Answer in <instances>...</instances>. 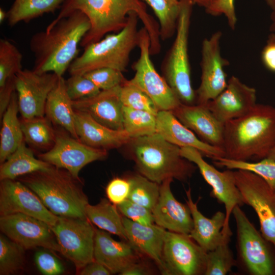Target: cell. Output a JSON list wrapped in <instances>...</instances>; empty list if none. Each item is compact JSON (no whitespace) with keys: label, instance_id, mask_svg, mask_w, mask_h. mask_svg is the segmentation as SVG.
Masks as SVG:
<instances>
[{"label":"cell","instance_id":"obj_39","mask_svg":"<svg viewBox=\"0 0 275 275\" xmlns=\"http://www.w3.org/2000/svg\"><path fill=\"white\" fill-rule=\"evenodd\" d=\"M229 244L225 242L207 253L204 275H226L236 266V261Z\"/></svg>","mask_w":275,"mask_h":275},{"label":"cell","instance_id":"obj_38","mask_svg":"<svg viewBox=\"0 0 275 275\" xmlns=\"http://www.w3.org/2000/svg\"><path fill=\"white\" fill-rule=\"evenodd\" d=\"M24 249L6 235H0V274L11 275L23 269Z\"/></svg>","mask_w":275,"mask_h":275},{"label":"cell","instance_id":"obj_15","mask_svg":"<svg viewBox=\"0 0 275 275\" xmlns=\"http://www.w3.org/2000/svg\"><path fill=\"white\" fill-rule=\"evenodd\" d=\"M107 154V150L92 147L71 135L56 132L52 147L38 157L56 168L67 170L80 180L79 173L85 166L104 159Z\"/></svg>","mask_w":275,"mask_h":275},{"label":"cell","instance_id":"obj_48","mask_svg":"<svg viewBox=\"0 0 275 275\" xmlns=\"http://www.w3.org/2000/svg\"><path fill=\"white\" fill-rule=\"evenodd\" d=\"M15 75L9 78L3 86L0 87L1 119L8 106L13 92L15 91Z\"/></svg>","mask_w":275,"mask_h":275},{"label":"cell","instance_id":"obj_3","mask_svg":"<svg viewBox=\"0 0 275 275\" xmlns=\"http://www.w3.org/2000/svg\"><path fill=\"white\" fill-rule=\"evenodd\" d=\"M275 147V107L257 104L249 113L224 124L226 158L241 161L267 158Z\"/></svg>","mask_w":275,"mask_h":275},{"label":"cell","instance_id":"obj_7","mask_svg":"<svg viewBox=\"0 0 275 275\" xmlns=\"http://www.w3.org/2000/svg\"><path fill=\"white\" fill-rule=\"evenodd\" d=\"M180 11L175 38L162 65L163 77L182 103L196 104V94L191 85L188 57V36L193 5L179 0Z\"/></svg>","mask_w":275,"mask_h":275},{"label":"cell","instance_id":"obj_16","mask_svg":"<svg viewBox=\"0 0 275 275\" xmlns=\"http://www.w3.org/2000/svg\"><path fill=\"white\" fill-rule=\"evenodd\" d=\"M3 234L25 250L38 247L60 253V248L51 227L44 222L22 213L0 216Z\"/></svg>","mask_w":275,"mask_h":275},{"label":"cell","instance_id":"obj_30","mask_svg":"<svg viewBox=\"0 0 275 275\" xmlns=\"http://www.w3.org/2000/svg\"><path fill=\"white\" fill-rule=\"evenodd\" d=\"M18 97L13 92L2 116L0 132V163L4 162L24 140L21 122L18 117ZM1 118V119H2Z\"/></svg>","mask_w":275,"mask_h":275},{"label":"cell","instance_id":"obj_11","mask_svg":"<svg viewBox=\"0 0 275 275\" xmlns=\"http://www.w3.org/2000/svg\"><path fill=\"white\" fill-rule=\"evenodd\" d=\"M236 184L244 204L256 213L263 236L275 249V190L256 174L243 170H235Z\"/></svg>","mask_w":275,"mask_h":275},{"label":"cell","instance_id":"obj_47","mask_svg":"<svg viewBox=\"0 0 275 275\" xmlns=\"http://www.w3.org/2000/svg\"><path fill=\"white\" fill-rule=\"evenodd\" d=\"M205 11L212 16L224 15L229 27L232 30L236 28L237 18L234 0H216Z\"/></svg>","mask_w":275,"mask_h":275},{"label":"cell","instance_id":"obj_37","mask_svg":"<svg viewBox=\"0 0 275 275\" xmlns=\"http://www.w3.org/2000/svg\"><path fill=\"white\" fill-rule=\"evenodd\" d=\"M127 178L130 184L128 199L152 211L159 196L160 184L140 174Z\"/></svg>","mask_w":275,"mask_h":275},{"label":"cell","instance_id":"obj_5","mask_svg":"<svg viewBox=\"0 0 275 275\" xmlns=\"http://www.w3.org/2000/svg\"><path fill=\"white\" fill-rule=\"evenodd\" d=\"M18 178L31 189L54 215L87 218L86 207L89 202L81 180L74 177L67 170L52 166L48 170Z\"/></svg>","mask_w":275,"mask_h":275},{"label":"cell","instance_id":"obj_56","mask_svg":"<svg viewBox=\"0 0 275 275\" xmlns=\"http://www.w3.org/2000/svg\"><path fill=\"white\" fill-rule=\"evenodd\" d=\"M267 158L275 160V147L272 150L270 154L267 157Z\"/></svg>","mask_w":275,"mask_h":275},{"label":"cell","instance_id":"obj_52","mask_svg":"<svg viewBox=\"0 0 275 275\" xmlns=\"http://www.w3.org/2000/svg\"><path fill=\"white\" fill-rule=\"evenodd\" d=\"M194 5L204 7L205 9L209 7L216 0H186Z\"/></svg>","mask_w":275,"mask_h":275},{"label":"cell","instance_id":"obj_45","mask_svg":"<svg viewBox=\"0 0 275 275\" xmlns=\"http://www.w3.org/2000/svg\"><path fill=\"white\" fill-rule=\"evenodd\" d=\"M47 249L37 251L34 256L35 264L39 270L45 275H59L64 272L60 261Z\"/></svg>","mask_w":275,"mask_h":275},{"label":"cell","instance_id":"obj_53","mask_svg":"<svg viewBox=\"0 0 275 275\" xmlns=\"http://www.w3.org/2000/svg\"><path fill=\"white\" fill-rule=\"evenodd\" d=\"M270 20V31L272 33H275V10L272 11L271 14Z\"/></svg>","mask_w":275,"mask_h":275},{"label":"cell","instance_id":"obj_31","mask_svg":"<svg viewBox=\"0 0 275 275\" xmlns=\"http://www.w3.org/2000/svg\"><path fill=\"white\" fill-rule=\"evenodd\" d=\"M117 205L102 199L97 204H88L86 207L87 218L99 229L117 235L127 241L122 216Z\"/></svg>","mask_w":275,"mask_h":275},{"label":"cell","instance_id":"obj_2","mask_svg":"<svg viewBox=\"0 0 275 275\" xmlns=\"http://www.w3.org/2000/svg\"><path fill=\"white\" fill-rule=\"evenodd\" d=\"M90 27L87 16L75 10L54 23L49 24L45 31L33 35L30 41L35 57L33 69L63 76L77 56L78 45Z\"/></svg>","mask_w":275,"mask_h":275},{"label":"cell","instance_id":"obj_25","mask_svg":"<svg viewBox=\"0 0 275 275\" xmlns=\"http://www.w3.org/2000/svg\"><path fill=\"white\" fill-rule=\"evenodd\" d=\"M156 132L169 142L181 147H192L213 159L225 157L224 150L207 144L184 125L171 111H159L156 115Z\"/></svg>","mask_w":275,"mask_h":275},{"label":"cell","instance_id":"obj_22","mask_svg":"<svg viewBox=\"0 0 275 275\" xmlns=\"http://www.w3.org/2000/svg\"><path fill=\"white\" fill-rule=\"evenodd\" d=\"M121 85L97 95L72 101L75 111L84 112L105 126L115 130L123 129V107L120 98Z\"/></svg>","mask_w":275,"mask_h":275},{"label":"cell","instance_id":"obj_46","mask_svg":"<svg viewBox=\"0 0 275 275\" xmlns=\"http://www.w3.org/2000/svg\"><path fill=\"white\" fill-rule=\"evenodd\" d=\"M130 190V184L128 178L116 177L112 179L106 187L108 199L118 205L128 199Z\"/></svg>","mask_w":275,"mask_h":275},{"label":"cell","instance_id":"obj_49","mask_svg":"<svg viewBox=\"0 0 275 275\" xmlns=\"http://www.w3.org/2000/svg\"><path fill=\"white\" fill-rule=\"evenodd\" d=\"M261 59L266 68L275 72V41L269 37L262 50Z\"/></svg>","mask_w":275,"mask_h":275},{"label":"cell","instance_id":"obj_36","mask_svg":"<svg viewBox=\"0 0 275 275\" xmlns=\"http://www.w3.org/2000/svg\"><path fill=\"white\" fill-rule=\"evenodd\" d=\"M153 10L158 20L160 39L167 40L175 34L180 11V2L174 5L169 0H142Z\"/></svg>","mask_w":275,"mask_h":275},{"label":"cell","instance_id":"obj_57","mask_svg":"<svg viewBox=\"0 0 275 275\" xmlns=\"http://www.w3.org/2000/svg\"><path fill=\"white\" fill-rule=\"evenodd\" d=\"M169 1L174 5H178L179 4V0H169Z\"/></svg>","mask_w":275,"mask_h":275},{"label":"cell","instance_id":"obj_43","mask_svg":"<svg viewBox=\"0 0 275 275\" xmlns=\"http://www.w3.org/2000/svg\"><path fill=\"white\" fill-rule=\"evenodd\" d=\"M84 75L101 91L110 90L120 86L126 80L122 72L108 67L98 68Z\"/></svg>","mask_w":275,"mask_h":275},{"label":"cell","instance_id":"obj_13","mask_svg":"<svg viewBox=\"0 0 275 275\" xmlns=\"http://www.w3.org/2000/svg\"><path fill=\"white\" fill-rule=\"evenodd\" d=\"M206 255L188 234L164 231V275H204Z\"/></svg>","mask_w":275,"mask_h":275},{"label":"cell","instance_id":"obj_40","mask_svg":"<svg viewBox=\"0 0 275 275\" xmlns=\"http://www.w3.org/2000/svg\"><path fill=\"white\" fill-rule=\"evenodd\" d=\"M22 54L9 40H0V87L22 69Z\"/></svg>","mask_w":275,"mask_h":275},{"label":"cell","instance_id":"obj_4","mask_svg":"<svg viewBox=\"0 0 275 275\" xmlns=\"http://www.w3.org/2000/svg\"><path fill=\"white\" fill-rule=\"evenodd\" d=\"M139 173L160 184L168 178L182 182L189 179L196 167L180 154V148L157 132L130 138L125 145Z\"/></svg>","mask_w":275,"mask_h":275},{"label":"cell","instance_id":"obj_24","mask_svg":"<svg viewBox=\"0 0 275 275\" xmlns=\"http://www.w3.org/2000/svg\"><path fill=\"white\" fill-rule=\"evenodd\" d=\"M185 202L193 221L189 236L206 253L225 242H230L231 236L226 235L223 232L225 224V213L218 211L212 217H206L198 209V202H194L190 187L185 190Z\"/></svg>","mask_w":275,"mask_h":275},{"label":"cell","instance_id":"obj_44","mask_svg":"<svg viewBox=\"0 0 275 275\" xmlns=\"http://www.w3.org/2000/svg\"><path fill=\"white\" fill-rule=\"evenodd\" d=\"M120 213L127 218L140 224H154L152 211L145 207L127 199L117 205Z\"/></svg>","mask_w":275,"mask_h":275},{"label":"cell","instance_id":"obj_29","mask_svg":"<svg viewBox=\"0 0 275 275\" xmlns=\"http://www.w3.org/2000/svg\"><path fill=\"white\" fill-rule=\"evenodd\" d=\"M53 166L35 157L33 150L23 140L15 151L0 167V180L16 179L40 171L48 170Z\"/></svg>","mask_w":275,"mask_h":275},{"label":"cell","instance_id":"obj_6","mask_svg":"<svg viewBox=\"0 0 275 275\" xmlns=\"http://www.w3.org/2000/svg\"><path fill=\"white\" fill-rule=\"evenodd\" d=\"M139 19L135 13L130 12L125 25L120 31L116 34H107L98 42L84 47L83 53L70 64V75H84L104 67L125 71L132 50L138 46Z\"/></svg>","mask_w":275,"mask_h":275},{"label":"cell","instance_id":"obj_19","mask_svg":"<svg viewBox=\"0 0 275 275\" xmlns=\"http://www.w3.org/2000/svg\"><path fill=\"white\" fill-rule=\"evenodd\" d=\"M256 90L235 76L228 80L225 89L206 105L221 122L242 116L257 104Z\"/></svg>","mask_w":275,"mask_h":275},{"label":"cell","instance_id":"obj_51","mask_svg":"<svg viewBox=\"0 0 275 275\" xmlns=\"http://www.w3.org/2000/svg\"><path fill=\"white\" fill-rule=\"evenodd\" d=\"M153 271L149 265L140 261L135 263L123 271L121 275H149Z\"/></svg>","mask_w":275,"mask_h":275},{"label":"cell","instance_id":"obj_35","mask_svg":"<svg viewBox=\"0 0 275 275\" xmlns=\"http://www.w3.org/2000/svg\"><path fill=\"white\" fill-rule=\"evenodd\" d=\"M123 129L130 138L156 132V116L149 112L123 107Z\"/></svg>","mask_w":275,"mask_h":275},{"label":"cell","instance_id":"obj_42","mask_svg":"<svg viewBox=\"0 0 275 275\" xmlns=\"http://www.w3.org/2000/svg\"><path fill=\"white\" fill-rule=\"evenodd\" d=\"M68 95L72 101L91 97L101 90L85 75L73 74L65 80Z\"/></svg>","mask_w":275,"mask_h":275},{"label":"cell","instance_id":"obj_26","mask_svg":"<svg viewBox=\"0 0 275 275\" xmlns=\"http://www.w3.org/2000/svg\"><path fill=\"white\" fill-rule=\"evenodd\" d=\"M127 241L140 255L146 256L156 263L164 274L162 258L164 234L166 229L154 224L144 225L122 216Z\"/></svg>","mask_w":275,"mask_h":275},{"label":"cell","instance_id":"obj_55","mask_svg":"<svg viewBox=\"0 0 275 275\" xmlns=\"http://www.w3.org/2000/svg\"><path fill=\"white\" fill-rule=\"evenodd\" d=\"M268 7L272 10H275V0H265Z\"/></svg>","mask_w":275,"mask_h":275},{"label":"cell","instance_id":"obj_12","mask_svg":"<svg viewBox=\"0 0 275 275\" xmlns=\"http://www.w3.org/2000/svg\"><path fill=\"white\" fill-rule=\"evenodd\" d=\"M181 155L194 163L198 168L206 182L212 187L211 195L225 208L226 220L223 233L231 236L229 220L233 209L237 206L244 204L242 197L236 183L233 170L221 172L209 164L203 158L197 149L192 147H181Z\"/></svg>","mask_w":275,"mask_h":275},{"label":"cell","instance_id":"obj_14","mask_svg":"<svg viewBox=\"0 0 275 275\" xmlns=\"http://www.w3.org/2000/svg\"><path fill=\"white\" fill-rule=\"evenodd\" d=\"M222 32L218 31L202 42L201 82L196 90V104H206L218 95L227 85L225 68L229 63L222 56Z\"/></svg>","mask_w":275,"mask_h":275},{"label":"cell","instance_id":"obj_10","mask_svg":"<svg viewBox=\"0 0 275 275\" xmlns=\"http://www.w3.org/2000/svg\"><path fill=\"white\" fill-rule=\"evenodd\" d=\"M87 218L59 216L50 227L60 253L70 260L79 271L94 260L95 229Z\"/></svg>","mask_w":275,"mask_h":275},{"label":"cell","instance_id":"obj_9","mask_svg":"<svg viewBox=\"0 0 275 275\" xmlns=\"http://www.w3.org/2000/svg\"><path fill=\"white\" fill-rule=\"evenodd\" d=\"M140 54L132 65L135 71L131 83L145 92L159 111H173L182 103L163 77L156 70L150 58V40L146 29L139 30Z\"/></svg>","mask_w":275,"mask_h":275},{"label":"cell","instance_id":"obj_41","mask_svg":"<svg viewBox=\"0 0 275 275\" xmlns=\"http://www.w3.org/2000/svg\"><path fill=\"white\" fill-rule=\"evenodd\" d=\"M120 98L124 106L157 115L159 111L152 100L142 90L126 80L121 85Z\"/></svg>","mask_w":275,"mask_h":275},{"label":"cell","instance_id":"obj_34","mask_svg":"<svg viewBox=\"0 0 275 275\" xmlns=\"http://www.w3.org/2000/svg\"><path fill=\"white\" fill-rule=\"evenodd\" d=\"M219 168L230 170H243L253 172L264 180L275 190V160L265 158L258 162L236 160L219 157L212 159Z\"/></svg>","mask_w":275,"mask_h":275},{"label":"cell","instance_id":"obj_58","mask_svg":"<svg viewBox=\"0 0 275 275\" xmlns=\"http://www.w3.org/2000/svg\"><path fill=\"white\" fill-rule=\"evenodd\" d=\"M268 37L275 41V33H272L270 35H269Z\"/></svg>","mask_w":275,"mask_h":275},{"label":"cell","instance_id":"obj_33","mask_svg":"<svg viewBox=\"0 0 275 275\" xmlns=\"http://www.w3.org/2000/svg\"><path fill=\"white\" fill-rule=\"evenodd\" d=\"M50 121L44 116L22 118L21 125L26 144L41 150L47 151L50 149L55 143L56 132Z\"/></svg>","mask_w":275,"mask_h":275},{"label":"cell","instance_id":"obj_27","mask_svg":"<svg viewBox=\"0 0 275 275\" xmlns=\"http://www.w3.org/2000/svg\"><path fill=\"white\" fill-rule=\"evenodd\" d=\"M75 129L78 139L92 147L108 150L124 146L130 137L124 130L109 128L88 114L75 111Z\"/></svg>","mask_w":275,"mask_h":275},{"label":"cell","instance_id":"obj_20","mask_svg":"<svg viewBox=\"0 0 275 275\" xmlns=\"http://www.w3.org/2000/svg\"><path fill=\"white\" fill-rule=\"evenodd\" d=\"M173 181L168 178L160 184L159 196L152 210L154 223L167 230L189 235L193 227L191 212L186 203L174 196L171 189Z\"/></svg>","mask_w":275,"mask_h":275},{"label":"cell","instance_id":"obj_23","mask_svg":"<svg viewBox=\"0 0 275 275\" xmlns=\"http://www.w3.org/2000/svg\"><path fill=\"white\" fill-rule=\"evenodd\" d=\"M140 257L128 242L116 241L109 232L95 229L94 259L106 267L112 273L120 274L140 261Z\"/></svg>","mask_w":275,"mask_h":275},{"label":"cell","instance_id":"obj_8","mask_svg":"<svg viewBox=\"0 0 275 275\" xmlns=\"http://www.w3.org/2000/svg\"><path fill=\"white\" fill-rule=\"evenodd\" d=\"M236 227V265L250 275H275V253L271 243L237 205L232 213Z\"/></svg>","mask_w":275,"mask_h":275},{"label":"cell","instance_id":"obj_32","mask_svg":"<svg viewBox=\"0 0 275 275\" xmlns=\"http://www.w3.org/2000/svg\"><path fill=\"white\" fill-rule=\"evenodd\" d=\"M66 0H14L7 12L8 24L28 22L45 13H53Z\"/></svg>","mask_w":275,"mask_h":275},{"label":"cell","instance_id":"obj_17","mask_svg":"<svg viewBox=\"0 0 275 275\" xmlns=\"http://www.w3.org/2000/svg\"><path fill=\"white\" fill-rule=\"evenodd\" d=\"M59 76L53 72L39 73L21 70L15 75L19 112L24 119L43 117L45 104Z\"/></svg>","mask_w":275,"mask_h":275},{"label":"cell","instance_id":"obj_28","mask_svg":"<svg viewBox=\"0 0 275 275\" xmlns=\"http://www.w3.org/2000/svg\"><path fill=\"white\" fill-rule=\"evenodd\" d=\"M45 115L53 124L64 128L72 136L78 139L75 129V113L72 100L67 94L65 80L59 77L47 97ZM79 140V139H78Z\"/></svg>","mask_w":275,"mask_h":275},{"label":"cell","instance_id":"obj_21","mask_svg":"<svg viewBox=\"0 0 275 275\" xmlns=\"http://www.w3.org/2000/svg\"><path fill=\"white\" fill-rule=\"evenodd\" d=\"M172 112L201 140L224 150V123L214 116L206 104L181 103Z\"/></svg>","mask_w":275,"mask_h":275},{"label":"cell","instance_id":"obj_50","mask_svg":"<svg viewBox=\"0 0 275 275\" xmlns=\"http://www.w3.org/2000/svg\"><path fill=\"white\" fill-rule=\"evenodd\" d=\"M79 272L80 275H109L112 274L106 267L95 260L86 265Z\"/></svg>","mask_w":275,"mask_h":275},{"label":"cell","instance_id":"obj_1","mask_svg":"<svg viewBox=\"0 0 275 275\" xmlns=\"http://www.w3.org/2000/svg\"><path fill=\"white\" fill-rule=\"evenodd\" d=\"M75 10L83 12L91 24L90 29L80 42L82 47L98 42L109 33L120 31L126 23L128 14L133 12L149 34L150 51L157 53L161 50L159 24L148 13L141 0H66L57 17L50 23H54Z\"/></svg>","mask_w":275,"mask_h":275},{"label":"cell","instance_id":"obj_54","mask_svg":"<svg viewBox=\"0 0 275 275\" xmlns=\"http://www.w3.org/2000/svg\"><path fill=\"white\" fill-rule=\"evenodd\" d=\"M7 18V13H6L3 9H0V22L3 23L4 20Z\"/></svg>","mask_w":275,"mask_h":275},{"label":"cell","instance_id":"obj_18","mask_svg":"<svg viewBox=\"0 0 275 275\" xmlns=\"http://www.w3.org/2000/svg\"><path fill=\"white\" fill-rule=\"evenodd\" d=\"M22 213L41 220L50 227L59 216L44 205L39 197L19 180L5 179L0 184V215Z\"/></svg>","mask_w":275,"mask_h":275}]
</instances>
